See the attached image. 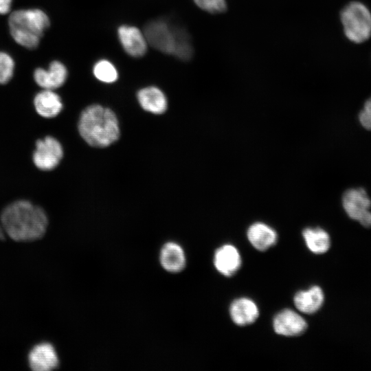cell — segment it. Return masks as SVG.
<instances>
[{
    "label": "cell",
    "instance_id": "cell-1",
    "mask_svg": "<svg viewBox=\"0 0 371 371\" xmlns=\"http://www.w3.org/2000/svg\"><path fill=\"white\" fill-rule=\"evenodd\" d=\"M1 221L7 235L16 242H30L41 238L48 225L45 211L25 200L8 205L1 212Z\"/></svg>",
    "mask_w": 371,
    "mask_h": 371
},
{
    "label": "cell",
    "instance_id": "cell-2",
    "mask_svg": "<svg viewBox=\"0 0 371 371\" xmlns=\"http://www.w3.org/2000/svg\"><path fill=\"white\" fill-rule=\"evenodd\" d=\"M82 138L90 146L104 148L116 142L120 135L114 112L100 104H91L81 113L78 124Z\"/></svg>",
    "mask_w": 371,
    "mask_h": 371
},
{
    "label": "cell",
    "instance_id": "cell-3",
    "mask_svg": "<svg viewBox=\"0 0 371 371\" xmlns=\"http://www.w3.org/2000/svg\"><path fill=\"white\" fill-rule=\"evenodd\" d=\"M148 45L166 54L187 61L192 58L193 47L187 30L166 19H155L144 27Z\"/></svg>",
    "mask_w": 371,
    "mask_h": 371
},
{
    "label": "cell",
    "instance_id": "cell-4",
    "mask_svg": "<svg viewBox=\"0 0 371 371\" xmlns=\"http://www.w3.org/2000/svg\"><path fill=\"white\" fill-rule=\"evenodd\" d=\"M8 25L18 44L33 49L37 47L45 30L49 26V19L39 9L19 10L10 14Z\"/></svg>",
    "mask_w": 371,
    "mask_h": 371
},
{
    "label": "cell",
    "instance_id": "cell-5",
    "mask_svg": "<svg viewBox=\"0 0 371 371\" xmlns=\"http://www.w3.org/2000/svg\"><path fill=\"white\" fill-rule=\"evenodd\" d=\"M340 19L350 41L359 44L371 37V12L364 3L357 1L348 3L341 10Z\"/></svg>",
    "mask_w": 371,
    "mask_h": 371
},
{
    "label": "cell",
    "instance_id": "cell-6",
    "mask_svg": "<svg viewBox=\"0 0 371 371\" xmlns=\"http://www.w3.org/2000/svg\"><path fill=\"white\" fill-rule=\"evenodd\" d=\"M343 207L350 218L366 227H371V200L363 188L346 190L342 197Z\"/></svg>",
    "mask_w": 371,
    "mask_h": 371
},
{
    "label": "cell",
    "instance_id": "cell-7",
    "mask_svg": "<svg viewBox=\"0 0 371 371\" xmlns=\"http://www.w3.org/2000/svg\"><path fill=\"white\" fill-rule=\"evenodd\" d=\"M63 156V150L60 143L54 137L47 136L36 142L33 161L38 168L47 171L55 168Z\"/></svg>",
    "mask_w": 371,
    "mask_h": 371
},
{
    "label": "cell",
    "instance_id": "cell-8",
    "mask_svg": "<svg viewBox=\"0 0 371 371\" xmlns=\"http://www.w3.org/2000/svg\"><path fill=\"white\" fill-rule=\"evenodd\" d=\"M119 42L124 52L131 57L140 58L147 52L148 43L144 31L130 25H121L117 28Z\"/></svg>",
    "mask_w": 371,
    "mask_h": 371
},
{
    "label": "cell",
    "instance_id": "cell-9",
    "mask_svg": "<svg viewBox=\"0 0 371 371\" xmlns=\"http://www.w3.org/2000/svg\"><path fill=\"white\" fill-rule=\"evenodd\" d=\"M27 359L30 368L34 371H49L59 366L56 349L47 342L35 345L30 351Z\"/></svg>",
    "mask_w": 371,
    "mask_h": 371
},
{
    "label": "cell",
    "instance_id": "cell-10",
    "mask_svg": "<svg viewBox=\"0 0 371 371\" xmlns=\"http://www.w3.org/2000/svg\"><path fill=\"white\" fill-rule=\"evenodd\" d=\"M273 327L278 335L293 337L302 335L307 328V323L297 312L284 309L274 317Z\"/></svg>",
    "mask_w": 371,
    "mask_h": 371
},
{
    "label": "cell",
    "instance_id": "cell-11",
    "mask_svg": "<svg viewBox=\"0 0 371 371\" xmlns=\"http://www.w3.org/2000/svg\"><path fill=\"white\" fill-rule=\"evenodd\" d=\"M67 69L58 60L52 62L47 69L37 68L34 72L36 84L43 89L54 90L63 85L67 78Z\"/></svg>",
    "mask_w": 371,
    "mask_h": 371
},
{
    "label": "cell",
    "instance_id": "cell-12",
    "mask_svg": "<svg viewBox=\"0 0 371 371\" xmlns=\"http://www.w3.org/2000/svg\"><path fill=\"white\" fill-rule=\"evenodd\" d=\"M242 259L237 248L225 244L218 248L214 256L216 269L225 276H232L240 268Z\"/></svg>",
    "mask_w": 371,
    "mask_h": 371
},
{
    "label": "cell",
    "instance_id": "cell-13",
    "mask_svg": "<svg viewBox=\"0 0 371 371\" xmlns=\"http://www.w3.org/2000/svg\"><path fill=\"white\" fill-rule=\"evenodd\" d=\"M137 98L144 110L154 114H161L168 107L165 93L155 86H148L139 89L137 93Z\"/></svg>",
    "mask_w": 371,
    "mask_h": 371
},
{
    "label": "cell",
    "instance_id": "cell-14",
    "mask_svg": "<svg viewBox=\"0 0 371 371\" xmlns=\"http://www.w3.org/2000/svg\"><path fill=\"white\" fill-rule=\"evenodd\" d=\"M231 319L238 326L254 323L259 315L257 304L251 299L240 297L232 302L229 307Z\"/></svg>",
    "mask_w": 371,
    "mask_h": 371
},
{
    "label": "cell",
    "instance_id": "cell-15",
    "mask_svg": "<svg viewBox=\"0 0 371 371\" xmlns=\"http://www.w3.org/2000/svg\"><path fill=\"white\" fill-rule=\"evenodd\" d=\"M159 261L166 271L178 273L186 267V257L181 245L174 242H169L162 247L159 254Z\"/></svg>",
    "mask_w": 371,
    "mask_h": 371
},
{
    "label": "cell",
    "instance_id": "cell-16",
    "mask_svg": "<svg viewBox=\"0 0 371 371\" xmlns=\"http://www.w3.org/2000/svg\"><path fill=\"white\" fill-rule=\"evenodd\" d=\"M247 238L251 245L259 251H265L274 245L277 241L276 232L268 225L257 222L247 230Z\"/></svg>",
    "mask_w": 371,
    "mask_h": 371
},
{
    "label": "cell",
    "instance_id": "cell-17",
    "mask_svg": "<svg viewBox=\"0 0 371 371\" xmlns=\"http://www.w3.org/2000/svg\"><path fill=\"white\" fill-rule=\"evenodd\" d=\"M324 301V293L318 286H313L306 291H300L293 297L296 308L305 314H312L317 311Z\"/></svg>",
    "mask_w": 371,
    "mask_h": 371
},
{
    "label": "cell",
    "instance_id": "cell-18",
    "mask_svg": "<svg viewBox=\"0 0 371 371\" xmlns=\"http://www.w3.org/2000/svg\"><path fill=\"white\" fill-rule=\"evenodd\" d=\"M34 104L36 112L46 118L56 117L63 109L61 98L54 90L43 89L38 93Z\"/></svg>",
    "mask_w": 371,
    "mask_h": 371
},
{
    "label": "cell",
    "instance_id": "cell-19",
    "mask_svg": "<svg viewBox=\"0 0 371 371\" xmlns=\"http://www.w3.org/2000/svg\"><path fill=\"white\" fill-rule=\"evenodd\" d=\"M302 236L308 249L315 254H324L330 248V236L322 228H306L302 232Z\"/></svg>",
    "mask_w": 371,
    "mask_h": 371
},
{
    "label": "cell",
    "instance_id": "cell-20",
    "mask_svg": "<svg viewBox=\"0 0 371 371\" xmlns=\"http://www.w3.org/2000/svg\"><path fill=\"white\" fill-rule=\"evenodd\" d=\"M92 71L98 80L106 84L115 82L119 76L115 65L105 58L97 60L93 66Z\"/></svg>",
    "mask_w": 371,
    "mask_h": 371
},
{
    "label": "cell",
    "instance_id": "cell-21",
    "mask_svg": "<svg viewBox=\"0 0 371 371\" xmlns=\"http://www.w3.org/2000/svg\"><path fill=\"white\" fill-rule=\"evenodd\" d=\"M14 69L12 58L5 52H0V84H5L12 78Z\"/></svg>",
    "mask_w": 371,
    "mask_h": 371
},
{
    "label": "cell",
    "instance_id": "cell-22",
    "mask_svg": "<svg viewBox=\"0 0 371 371\" xmlns=\"http://www.w3.org/2000/svg\"><path fill=\"white\" fill-rule=\"evenodd\" d=\"M195 4L201 10L210 13L224 12L226 8L225 0H193Z\"/></svg>",
    "mask_w": 371,
    "mask_h": 371
},
{
    "label": "cell",
    "instance_id": "cell-23",
    "mask_svg": "<svg viewBox=\"0 0 371 371\" xmlns=\"http://www.w3.org/2000/svg\"><path fill=\"white\" fill-rule=\"evenodd\" d=\"M359 120L366 129L371 131V97L365 102L359 113Z\"/></svg>",
    "mask_w": 371,
    "mask_h": 371
},
{
    "label": "cell",
    "instance_id": "cell-24",
    "mask_svg": "<svg viewBox=\"0 0 371 371\" xmlns=\"http://www.w3.org/2000/svg\"><path fill=\"white\" fill-rule=\"evenodd\" d=\"M12 0H0V14H5L10 12Z\"/></svg>",
    "mask_w": 371,
    "mask_h": 371
},
{
    "label": "cell",
    "instance_id": "cell-25",
    "mask_svg": "<svg viewBox=\"0 0 371 371\" xmlns=\"http://www.w3.org/2000/svg\"><path fill=\"white\" fill-rule=\"evenodd\" d=\"M3 238H4L3 230L0 227V239H3Z\"/></svg>",
    "mask_w": 371,
    "mask_h": 371
}]
</instances>
